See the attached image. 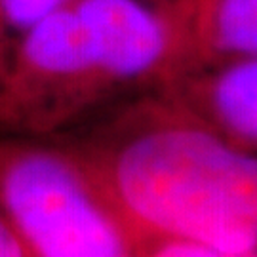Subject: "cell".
Returning a JSON list of instances; mask_svg holds the SVG:
<instances>
[{"label":"cell","mask_w":257,"mask_h":257,"mask_svg":"<svg viewBox=\"0 0 257 257\" xmlns=\"http://www.w3.org/2000/svg\"><path fill=\"white\" fill-rule=\"evenodd\" d=\"M162 2H164V0H155V4H162Z\"/></svg>","instance_id":"obj_10"},{"label":"cell","mask_w":257,"mask_h":257,"mask_svg":"<svg viewBox=\"0 0 257 257\" xmlns=\"http://www.w3.org/2000/svg\"><path fill=\"white\" fill-rule=\"evenodd\" d=\"M156 90L229 143L257 153V57L200 67Z\"/></svg>","instance_id":"obj_5"},{"label":"cell","mask_w":257,"mask_h":257,"mask_svg":"<svg viewBox=\"0 0 257 257\" xmlns=\"http://www.w3.org/2000/svg\"><path fill=\"white\" fill-rule=\"evenodd\" d=\"M155 6L174 31V78L208 65L257 57V0H164Z\"/></svg>","instance_id":"obj_6"},{"label":"cell","mask_w":257,"mask_h":257,"mask_svg":"<svg viewBox=\"0 0 257 257\" xmlns=\"http://www.w3.org/2000/svg\"><path fill=\"white\" fill-rule=\"evenodd\" d=\"M55 138L132 234L257 251V153L229 143L158 90L134 93L76 136Z\"/></svg>","instance_id":"obj_1"},{"label":"cell","mask_w":257,"mask_h":257,"mask_svg":"<svg viewBox=\"0 0 257 257\" xmlns=\"http://www.w3.org/2000/svg\"><path fill=\"white\" fill-rule=\"evenodd\" d=\"M0 257H33L2 211H0Z\"/></svg>","instance_id":"obj_9"},{"label":"cell","mask_w":257,"mask_h":257,"mask_svg":"<svg viewBox=\"0 0 257 257\" xmlns=\"http://www.w3.org/2000/svg\"><path fill=\"white\" fill-rule=\"evenodd\" d=\"M69 0H0V80L21 37Z\"/></svg>","instance_id":"obj_7"},{"label":"cell","mask_w":257,"mask_h":257,"mask_svg":"<svg viewBox=\"0 0 257 257\" xmlns=\"http://www.w3.org/2000/svg\"><path fill=\"white\" fill-rule=\"evenodd\" d=\"M116 95L71 0L21 37L0 80V128L55 138L82 126Z\"/></svg>","instance_id":"obj_3"},{"label":"cell","mask_w":257,"mask_h":257,"mask_svg":"<svg viewBox=\"0 0 257 257\" xmlns=\"http://www.w3.org/2000/svg\"><path fill=\"white\" fill-rule=\"evenodd\" d=\"M99 55L110 88L147 92L174 78L175 38L158 6L139 0H71Z\"/></svg>","instance_id":"obj_4"},{"label":"cell","mask_w":257,"mask_h":257,"mask_svg":"<svg viewBox=\"0 0 257 257\" xmlns=\"http://www.w3.org/2000/svg\"><path fill=\"white\" fill-rule=\"evenodd\" d=\"M138 257H257V251L234 253L194 240L156 234H134Z\"/></svg>","instance_id":"obj_8"},{"label":"cell","mask_w":257,"mask_h":257,"mask_svg":"<svg viewBox=\"0 0 257 257\" xmlns=\"http://www.w3.org/2000/svg\"><path fill=\"white\" fill-rule=\"evenodd\" d=\"M0 211L33 257H138L130 227L59 138L0 139Z\"/></svg>","instance_id":"obj_2"}]
</instances>
